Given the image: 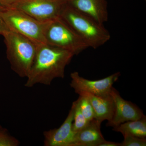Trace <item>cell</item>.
Instances as JSON below:
<instances>
[{
  "label": "cell",
  "mask_w": 146,
  "mask_h": 146,
  "mask_svg": "<svg viewBox=\"0 0 146 146\" xmlns=\"http://www.w3.org/2000/svg\"><path fill=\"white\" fill-rule=\"evenodd\" d=\"M120 73H114L102 79L90 80L80 76L77 72L71 73L70 85L76 94L87 93L102 98L111 96L112 85L118 80Z\"/></svg>",
  "instance_id": "obj_7"
},
{
  "label": "cell",
  "mask_w": 146,
  "mask_h": 146,
  "mask_svg": "<svg viewBox=\"0 0 146 146\" xmlns=\"http://www.w3.org/2000/svg\"><path fill=\"white\" fill-rule=\"evenodd\" d=\"M3 35L11 69L21 77L27 78L34 60L37 45L23 35L10 30Z\"/></svg>",
  "instance_id": "obj_3"
},
{
  "label": "cell",
  "mask_w": 146,
  "mask_h": 146,
  "mask_svg": "<svg viewBox=\"0 0 146 146\" xmlns=\"http://www.w3.org/2000/svg\"><path fill=\"white\" fill-rule=\"evenodd\" d=\"M7 4V7H10L13 4L15 3L20 0H1Z\"/></svg>",
  "instance_id": "obj_20"
},
{
  "label": "cell",
  "mask_w": 146,
  "mask_h": 146,
  "mask_svg": "<svg viewBox=\"0 0 146 146\" xmlns=\"http://www.w3.org/2000/svg\"><path fill=\"white\" fill-rule=\"evenodd\" d=\"M44 35L47 44L70 52L74 55L89 48L60 17L46 22Z\"/></svg>",
  "instance_id": "obj_5"
},
{
  "label": "cell",
  "mask_w": 146,
  "mask_h": 146,
  "mask_svg": "<svg viewBox=\"0 0 146 146\" xmlns=\"http://www.w3.org/2000/svg\"><path fill=\"white\" fill-rule=\"evenodd\" d=\"M67 0H20L9 7L23 11L33 18L46 22L60 16Z\"/></svg>",
  "instance_id": "obj_6"
},
{
  "label": "cell",
  "mask_w": 146,
  "mask_h": 146,
  "mask_svg": "<svg viewBox=\"0 0 146 146\" xmlns=\"http://www.w3.org/2000/svg\"><path fill=\"white\" fill-rule=\"evenodd\" d=\"M111 96L114 102V114L112 119L108 121L107 126L116 127L125 122L140 119L145 117L140 108L131 102L123 99L113 87Z\"/></svg>",
  "instance_id": "obj_8"
},
{
  "label": "cell",
  "mask_w": 146,
  "mask_h": 146,
  "mask_svg": "<svg viewBox=\"0 0 146 146\" xmlns=\"http://www.w3.org/2000/svg\"><path fill=\"white\" fill-rule=\"evenodd\" d=\"M101 123L94 119L76 133L71 146H99L106 141L101 132Z\"/></svg>",
  "instance_id": "obj_11"
},
{
  "label": "cell",
  "mask_w": 146,
  "mask_h": 146,
  "mask_svg": "<svg viewBox=\"0 0 146 146\" xmlns=\"http://www.w3.org/2000/svg\"><path fill=\"white\" fill-rule=\"evenodd\" d=\"M59 17L89 47L96 49L110 39L109 31L103 25L76 10L68 3L62 9Z\"/></svg>",
  "instance_id": "obj_2"
},
{
  "label": "cell",
  "mask_w": 146,
  "mask_h": 146,
  "mask_svg": "<svg viewBox=\"0 0 146 146\" xmlns=\"http://www.w3.org/2000/svg\"><path fill=\"white\" fill-rule=\"evenodd\" d=\"M74 56L70 52L47 44L37 45L25 86L30 88L37 84L50 85L54 79L63 78L65 68Z\"/></svg>",
  "instance_id": "obj_1"
},
{
  "label": "cell",
  "mask_w": 146,
  "mask_h": 146,
  "mask_svg": "<svg viewBox=\"0 0 146 146\" xmlns=\"http://www.w3.org/2000/svg\"><path fill=\"white\" fill-rule=\"evenodd\" d=\"M88 98L94 108L95 114V119L102 123L105 120L109 121L114 114V104L111 96L107 98H102L87 93L79 94Z\"/></svg>",
  "instance_id": "obj_12"
},
{
  "label": "cell",
  "mask_w": 146,
  "mask_h": 146,
  "mask_svg": "<svg viewBox=\"0 0 146 146\" xmlns=\"http://www.w3.org/2000/svg\"><path fill=\"white\" fill-rule=\"evenodd\" d=\"M19 144L17 139L11 136L6 129L0 126V146H17Z\"/></svg>",
  "instance_id": "obj_16"
},
{
  "label": "cell",
  "mask_w": 146,
  "mask_h": 146,
  "mask_svg": "<svg viewBox=\"0 0 146 146\" xmlns=\"http://www.w3.org/2000/svg\"><path fill=\"white\" fill-rule=\"evenodd\" d=\"M76 10L103 25L108 20V14L103 0H67Z\"/></svg>",
  "instance_id": "obj_10"
},
{
  "label": "cell",
  "mask_w": 146,
  "mask_h": 146,
  "mask_svg": "<svg viewBox=\"0 0 146 146\" xmlns=\"http://www.w3.org/2000/svg\"><path fill=\"white\" fill-rule=\"evenodd\" d=\"M0 16L10 30L23 35L36 44H46L44 32L45 23L22 11L7 7L0 9Z\"/></svg>",
  "instance_id": "obj_4"
},
{
  "label": "cell",
  "mask_w": 146,
  "mask_h": 146,
  "mask_svg": "<svg viewBox=\"0 0 146 146\" xmlns=\"http://www.w3.org/2000/svg\"><path fill=\"white\" fill-rule=\"evenodd\" d=\"M77 100L82 113L86 119L89 122L95 119L94 109L88 98L84 95H80Z\"/></svg>",
  "instance_id": "obj_15"
},
{
  "label": "cell",
  "mask_w": 146,
  "mask_h": 146,
  "mask_svg": "<svg viewBox=\"0 0 146 146\" xmlns=\"http://www.w3.org/2000/svg\"><path fill=\"white\" fill-rule=\"evenodd\" d=\"M99 146H121V144L120 143L106 141L100 144Z\"/></svg>",
  "instance_id": "obj_19"
},
{
  "label": "cell",
  "mask_w": 146,
  "mask_h": 146,
  "mask_svg": "<svg viewBox=\"0 0 146 146\" xmlns=\"http://www.w3.org/2000/svg\"><path fill=\"white\" fill-rule=\"evenodd\" d=\"M74 108L72 106L69 114L60 127L44 132L45 146H71L76 133L73 130Z\"/></svg>",
  "instance_id": "obj_9"
},
{
  "label": "cell",
  "mask_w": 146,
  "mask_h": 146,
  "mask_svg": "<svg viewBox=\"0 0 146 146\" xmlns=\"http://www.w3.org/2000/svg\"><path fill=\"white\" fill-rule=\"evenodd\" d=\"M124 141L121 146H146V138H138L136 136L126 135L124 136Z\"/></svg>",
  "instance_id": "obj_17"
},
{
  "label": "cell",
  "mask_w": 146,
  "mask_h": 146,
  "mask_svg": "<svg viewBox=\"0 0 146 146\" xmlns=\"http://www.w3.org/2000/svg\"><path fill=\"white\" fill-rule=\"evenodd\" d=\"M9 30V29L0 16V34L3 35L5 32Z\"/></svg>",
  "instance_id": "obj_18"
},
{
  "label": "cell",
  "mask_w": 146,
  "mask_h": 146,
  "mask_svg": "<svg viewBox=\"0 0 146 146\" xmlns=\"http://www.w3.org/2000/svg\"><path fill=\"white\" fill-rule=\"evenodd\" d=\"M112 130L120 132L123 136L129 135L138 138H146V117L140 119L128 121L113 127Z\"/></svg>",
  "instance_id": "obj_13"
},
{
  "label": "cell",
  "mask_w": 146,
  "mask_h": 146,
  "mask_svg": "<svg viewBox=\"0 0 146 146\" xmlns=\"http://www.w3.org/2000/svg\"><path fill=\"white\" fill-rule=\"evenodd\" d=\"M72 106L74 110L72 129L76 133L85 127L90 121L86 119L82 113L77 100L73 102Z\"/></svg>",
  "instance_id": "obj_14"
}]
</instances>
